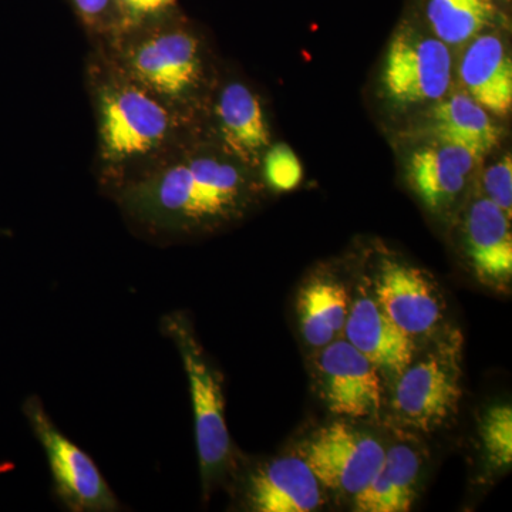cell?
<instances>
[{
    "label": "cell",
    "instance_id": "2",
    "mask_svg": "<svg viewBox=\"0 0 512 512\" xmlns=\"http://www.w3.org/2000/svg\"><path fill=\"white\" fill-rule=\"evenodd\" d=\"M160 330L174 343L187 375L202 491L208 498L215 485L234 476L238 468L225 419L224 377L201 345L187 312L167 313L160 320Z\"/></svg>",
    "mask_w": 512,
    "mask_h": 512
},
{
    "label": "cell",
    "instance_id": "11",
    "mask_svg": "<svg viewBox=\"0 0 512 512\" xmlns=\"http://www.w3.org/2000/svg\"><path fill=\"white\" fill-rule=\"evenodd\" d=\"M241 507L254 512H312L326 501L325 487L301 456L259 461L238 477Z\"/></svg>",
    "mask_w": 512,
    "mask_h": 512
},
{
    "label": "cell",
    "instance_id": "9",
    "mask_svg": "<svg viewBox=\"0 0 512 512\" xmlns=\"http://www.w3.org/2000/svg\"><path fill=\"white\" fill-rule=\"evenodd\" d=\"M315 376L329 412L348 419H377L386 393L383 375L346 339L319 349Z\"/></svg>",
    "mask_w": 512,
    "mask_h": 512
},
{
    "label": "cell",
    "instance_id": "13",
    "mask_svg": "<svg viewBox=\"0 0 512 512\" xmlns=\"http://www.w3.org/2000/svg\"><path fill=\"white\" fill-rule=\"evenodd\" d=\"M463 239L468 264L478 282L493 291H510L511 218L483 195L468 205L464 218Z\"/></svg>",
    "mask_w": 512,
    "mask_h": 512
},
{
    "label": "cell",
    "instance_id": "4",
    "mask_svg": "<svg viewBox=\"0 0 512 512\" xmlns=\"http://www.w3.org/2000/svg\"><path fill=\"white\" fill-rule=\"evenodd\" d=\"M171 13L126 33L136 39L123 60L128 79L174 109L200 87L202 59L197 36L174 25Z\"/></svg>",
    "mask_w": 512,
    "mask_h": 512
},
{
    "label": "cell",
    "instance_id": "25",
    "mask_svg": "<svg viewBox=\"0 0 512 512\" xmlns=\"http://www.w3.org/2000/svg\"><path fill=\"white\" fill-rule=\"evenodd\" d=\"M73 8L87 28L119 35L114 0H72Z\"/></svg>",
    "mask_w": 512,
    "mask_h": 512
},
{
    "label": "cell",
    "instance_id": "1",
    "mask_svg": "<svg viewBox=\"0 0 512 512\" xmlns=\"http://www.w3.org/2000/svg\"><path fill=\"white\" fill-rule=\"evenodd\" d=\"M251 200L241 168L214 156L163 165L119 194L128 220L154 238L211 231L242 217Z\"/></svg>",
    "mask_w": 512,
    "mask_h": 512
},
{
    "label": "cell",
    "instance_id": "10",
    "mask_svg": "<svg viewBox=\"0 0 512 512\" xmlns=\"http://www.w3.org/2000/svg\"><path fill=\"white\" fill-rule=\"evenodd\" d=\"M373 296L386 315L417 342L436 335L443 326V293L423 269L386 259L377 268Z\"/></svg>",
    "mask_w": 512,
    "mask_h": 512
},
{
    "label": "cell",
    "instance_id": "3",
    "mask_svg": "<svg viewBox=\"0 0 512 512\" xmlns=\"http://www.w3.org/2000/svg\"><path fill=\"white\" fill-rule=\"evenodd\" d=\"M412 362L393 380L389 420L399 429L430 434L446 426L463 399V335L441 329L424 340Z\"/></svg>",
    "mask_w": 512,
    "mask_h": 512
},
{
    "label": "cell",
    "instance_id": "21",
    "mask_svg": "<svg viewBox=\"0 0 512 512\" xmlns=\"http://www.w3.org/2000/svg\"><path fill=\"white\" fill-rule=\"evenodd\" d=\"M478 437L488 466L505 471L512 464V407L495 404L488 407L478 424Z\"/></svg>",
    "mask_w": 512,
    "mask_h": 512
},
{
    "label": "cell",
    "instance_id": "5",
    "mask_svg": "<svg viewBox=\"0 0 512 512\" xmlns=\"http://www.w3.org/2000/svg\"><path fill=\"white\" fill-rule=\"evenodd\" d=\"M99 120L101 156L109 164L160 150L175 126L173 109L130 79L101 87Z\"/></svg>",
    "mask_w": 512,
    "mask_h": 512
},
{
    "label": "cell",
    "instance_id": "22",
    "mask_svg": "<svg viewBox=\"0 0 512 512\" xmlns=\"http://www.w3.org/2000/svg\"><path fill=\"white\" fill-rule=\"evenodd\" d=\"M266 183L276 191L295 190L301 184L303 170L301 161L286 144L268 148L264 158Z\"/></svg>",
    "mask_w": 512,
    "mask_h": 512
},
{
    "label": "cell",
    "instance_id": "23",
    "mask_svg": "<svg viewBox=\"0 0 512 512\" xmlns=\"http://www.w3.org/2000/svg\"><path fill=\"white\" fill-rule=\"evenodd\" d=\"M177 0H114L119 35H126L146 23L174 12Z\"/></svg>",
    "mask_w": 512,
    "mask_h": 512
},
{
    "label": "cell",
    "instance_id": "7",
    "mask_svg": "<svg viewBox=\"0 0 512 512\" xmlns=\"http://www.w3.org/2000/svg\"><path fill=\"white\" fill-rule=\"evenodd\" d=\"M386 447L373 434L333 421L303 441L298 456L306 461L325 490L355 498L379 473Z\"/></svg>",
    "mask_w": 512,
    "mask_h": 512
},
{
    "label": "cell",
    "instance_id": "20",
    "mask_svg": "<svg viewBox=\"0 0 512 512\" xmlns=\"http://www.w3.org/2000/svg\"><path fill=\"white\" fill-rule=\"evenodd\" d=\"M433 35L447 46H460L501 19L495 0H424Z\"/></svg>",
    "mask_w": 512,
    "mask_h": 512
},
{
    "label": "cell",
    "instance_id": "8",
    "mask_svg": "<svg viewBox=\"0 0 512 512\" xmlns=\"http://www.w3.org/2000/svg\"><path fill=\"white\" fill-rule=\"evenodd\" d=\"M453 79V57L436 36L403 26L390 42L383 66V89L399 106L446 97Z\"/></svg>",
    "mask_w": 512,
    "mask_h": 512
},
{
    "label": "cell",
    "instance_id": "17",
    "mask_svg": "<svg viewBox=\"0 0 512 512\" xmlns=\"http://www.w3.org/2000/svg\"><path fill=\"white\" fill-rule=\"evenodd\" d=\"M423 471V457L414 444L402 441L386 448L379 473L353 498L359 512H407L413 507Z\"/></svg>",
    "mask_w": 512,
    "mask_h": 512
},
{
    "label": "cell",
    "instance_id": "19",
    "mask_svg": "<svg viewBox=\"0 0 512 512\" xmlns=\"http://www.w3.org/2000/svg\"><path fill=\"white\" fill-rule=\"evenodd\" d=\"M427 130L433 140L456 141L484 154L500 141V128L491 114L466 92L440 99L430 111Z\"/></svg>",
    "mask_w": 512,
    "mask_h": 512
},
{
    "label": "cell",
    "instance_id": "15",
    "mask_svg": "<svg viewBox=\"0 0 512 512\" xmlns=\"http://www.w3.org/2000/svg\"><path fill=\"white\" fill-rule=\"evenodd\" d=\"M458 66L464 92L493 116L507 117L512 109V62L503 40L480 33L470 40Z\"/></svg>",
    "mask_w": 512,
    "mask_h": 512
},
{
    "label": "cell",
    "instance_id": "18",
    "mask_svg": "<svg viewBox=\"0 0 512 512\" xmlns=\"http://www.w3.org/2000/svg\"><path fill=\"white\" fill-rule=\"evenodd\" d=\"M350 301L348 288L333 276H315L302 286L296 313L309 348L323 349L343 335Z\"/></svg>",
    "mask_w": 512,
    "mask_h": 512
},
{
    "label": "cell",
    "instance_id": "14",
    "mask_svg": "<svg viewBox=\"0 0 512 512\" xmlns=\"http://www.w3.org/2000/svg\"><path fill=\"white\" fill-rule=\"evenodd\" d=\"M343 336L392 382L419 349L417 340L386 315L373 293H360L350 301Z\"/></svg>",
    "mask_w": 512,
    "mask_h": 512
},
{
    "label": "cell",
    "instance_id": "16",
    "mask_svg": "<svg viewBox=\"0 0 512 512\" xmlns=\"http://www.w3.org/2000/svg\"><path fill=\"white\" fill-rule=\"evenodd\" d=\"M215 114L225 150L239 163L258 167L271 144L258 97L244 84H228L220 94Z\"/></svg>",
    "mask_w": 512,
    "mask_h": 512
},
{
    "label": "cell",
    "instance_id": "6",
    "mask_svg": "<svg viewBox=\"0 0 512 512\" xmlns=\"http://www.w3.org/2000/svg\"><path fill=\"white\" fill-rule=\"evenodd\" d=\"M23 414L43 451L53 478V494L63 508L72 512H116L119 498L92 457L73 443L33 394L22 406Z\"/></svg>",
    "mask_w": 512,
    "mask_h": 512
},
{
    "label": "cell",
    "instance_id": "12",
    "mask_svg": "<svg viewBox=\"0 0 512 512\" xmlns=\"http://www.w3.org/2000/svg\"><path fill=\"white\" fill-rule=\"evenodd\" d=\"M484 153L456 141L433 140L417 148L407 163V180L419 200L434 214L454 207Z\"/></svg>",
    "mask_w": 512,
    "mask_h": 512
},
{
    "label": "cell",
    "instance_id": "24",
    "mask_svg": "<svg viewBox=\"0 0 512 512\" xmlns=\"http://www.w3.org/2000/svg\"><path fill=\"white\" fill-rule=\"evenodd\" d=\"M484 197L512 217V160L510 154L485 170Z\"/></svg>",
    "mask_w": 512,
    "mask_h": 512
}]
</instances>
